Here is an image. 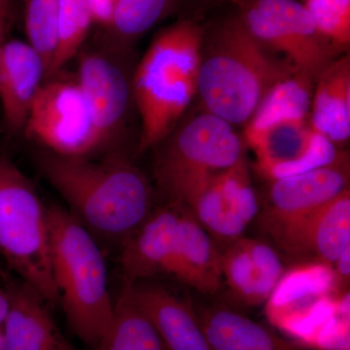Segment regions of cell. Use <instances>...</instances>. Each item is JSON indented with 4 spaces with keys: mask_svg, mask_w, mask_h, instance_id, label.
Masks as SVG:
<instances>
[{
    "mask_svg": "<svg viewBox=\"0 0 350 350\" xmlns=\"http://www.w3.org/2000/svg\"><path fill=\"white\" fill-rule=\"evenodd\" d=\"M39 169L75 218L100 244L119 248L153 211V191L142 170L122 157L100 162L49 153Z\"/></svg>",
    "mask_w": 350,
    "mask_h": 350,
    "instance_id": "1",
    "label": "cell"
},
{
    "mask_svg": "<svg viewBox=\"0 0 350 350\" xmlns=\"http://www.w3.org/2000/svg\"><path fill=\"white\" fill-rule=\"evenodd\" d=\"M297 72L237 15L204 32L197 93L206 111L232 126L246 125L269 89Z\"/></svg>",
    "mask_w": 350,
    "mask_h": 350,
    "instance_id": "2",
    "label": "cell"
},
{
    "mask_svg": "<svg viewBox=\"0 0 350 350\" xmlns=\"http://www.w3.org/2000/svg\"><path fill=\"white\" fill-rule=\"evenodd\" d=\"M51 262L59 305L71 331L92 349L114 314L103 248L64 207L48 206Z\"/></svg>",
    "mask_w": 350,
    "mask_h": 350,
    "instance_id": "3",
    "label": "cell"
},
{
    "mask_svg": "<svg viewBox=\"0 0 350 350\" xmlns=\"http://www.w3.org/2000/svg\"><path fill=\"white\" fill-rule=\"evenodd\" d=\"M0 254L50 308L59 305L51 262L48 206L6 156H0Z\"/></svg>",
    "mask_w": 350,
    "mask_h": 350,
    "instance_id": "4",
    "label": "cell"
},
{
    "mask_svg": "<svg viewBox=\"0 0 350 350\" xmlns=\"http://www.w3.org/2000/svg\"><path fill=\"white\" fill-rule=\"evenodd\" d=\"M243 159V144L234 126L204 110L189 119L163 146L156 178L170 202L184 206Z\"/></svg>",
    "mask_w": 350,
    "mask_h": 350,
    "instance_id": "5",
    "label": "cell"
},
{
    "mask_svg": "<svg viewBox=\"0 0 350 350\" xmlns=\"http://www.w3.org/2000/svg\"><path fill=\"white\" fill-rule=\"evenodd\" d=\"M248 31L271 54L317 79L334 61L333 51L297 0H229Z\"/></svg>",
    "mask_w": 350,
    "mask_h": 350,
    "instance_id": "6",
    "label": "cell"
},
{
    "mask_svg": "<svg viewBox=\"0 0 350 350\" xmlns=\"http://www.w3.org/2000/svg\"><path fill=\"white\" fill-rule=\"evenodd\" d=\"M23 131L51 153L68 158H88L103 147L78 82L41 85Z\"/></svg>",
    "mask_w": 350,
    "mask_h": 350,
    "instance_id": "7",
    "label": "cell"
},
{
    "mask_svg": "<svg viewBox=\"0 0 350 350\" xmlns=\"http://www.w3.org/2000/svg\"><path fill=\"white\" fill-rule=\"evenodd\" d=\"M244 135L256 157L258 172L269 181L325 167L345 154L313 130L310 119L245 128Z\"/></svg>",
    "mask_w": 350,
    "mask_h": 350,
    "instance_id": "8",
    "label": "cell"
},
{
    "mask_svg": "<svg viewBox=\"0 0 350 350\" xmlns=\"http://www.w3.org/2000/svg\"><path fill=\"white\" fill-rule=\"evenodd\" d=\"M347 189L349 161L345 153L331 165L271 181L257 215L260 227L271 239Z\"/></svg>",
    "mask_w": 350,
    "mask_h": 350,
    "instance_id": "9",
    "label": "cell"
},
{
    "mask_svg": "<svg viewBox=\"0 0 350 350\" xmlns=\"http://www.w3.org/2000/svg\"><path fill=\"white\" fill-rule=\"evenodd\" d=\"M133 91L140 119L138 151L163 142L197 94V82L180 73L138 64Z\"/></svg>",
    "mask_w": 350,
    "mask_h": 350,
    "instance_id": "10",
    "label": "cell"
},
{
    "mask_svg": "<svg viewBox=\"0 0 350 350\" xmlns=\"http://www.w3.org/2000/svg\"><path fill=\"white\" fill-rule=\"evenodd\" d=\"M271 239L291 265L321 262L333 267L350 247L349 189Z\"/></svg>",
    "mask_w": 350,
    "mask_h": 350,
    "instance_id": "11",
    "label": "cell"
},
{
    "mask_svg": "<svg viewBox=\"0 0 350 350\" xmlns=\"http://www.w3.org/2000/svg\"><path fill=\"white\" fill-rule=\"evenodd\" d=\"M180 206L170 202L150 215L120 247L124 282L135 283L167 275L174 254Z\"/></svg>",
    "mask_w": 350,
    "mask_h": 350,
    "instance_id": "12",
    "label": "cell"
},
{
    "mask_svg": "<svg viewBox=\"0 0 350 350\" xmlns=\"http://www.w3.org/2000/svg\"><path fill=\"white\" fill-rule=\"evenodd\" d=\"M8 314L4 322L3 350H79L64 337L50 306L27 283L7 280Z\"/></svg>",
    "mask_w": 350,
    "mask_h": 350,
    "instance_id": "13",
    "label": "cell"
},
{
    "mask_svg": "<svg viewBox=\"0 0 350 350\" xmlns=\"http://www.w3.org/2000/svg\"><path fill=\"white\" fill-rule=\"evenodd\" d=\"M126 284L133 300L155 326L167 350H213L192 301L181 298L162 285L142 282Z\"/></svg>",
    "mask_w": 350,
    "mask_h": 350,
    "instance_id": "14",
    "label": "cell"
},
{
    "mask_svg": "<svg viewBox=\"0 0 350 350\" xmlns=\"http://www.w3.org/2000/svg\"><path fill=\"white\" fill-rule=\"evenodd\" d=\"M77 82L101 142L107 144L119 130L128 110L131 88L126 75L105 57L88 54L80 61Z\"/></svg>",
    "mask_w": 350,
    "mask_h": 350,
    "instance_id": "15",
    "label": "cell"
},
{
    "mask_svg": "<svg viewBox=\"0 0 350 350\" xmlns=\"http://www.w3.org/2000/svg\"><path fill=\"white\" fill-rule=\"evenodd\" d=\"M46 76L40 55L29 43H3L0 57V103L7 130L24 131L32 103Z\"/></svg>",
    "mask_w": 350,
    "mask_h": 350,
    "instance_id": "16",
    "label": "cell"
},
{
    "mask_svg": "<svg viewBox=\"0 0 350 350\" xmlns=\"http://www.w3.org/2000/svg\"><path fill=\"white\" fill-rule=\"evenodd\" d=\"M179 206L176 241L167 275L200 293L216 294L223 282L220 250L192 214L181 204Z\"/></svg>",
    "mask_w": 350,
    "mask_h": 350,
    "instance_id": "17",
    "label": "cell"
},
{
    "mask_svg": "<svg viewBox=\"0 0 350 350\" xmlns=\"http://www.w3.org/2000/svg\"><path fill=\"white\" fill-rule=\"evenodd\" d=\"M194 306L213 350H313L276 335L227 306L195 303Z\"/></svg>",
    "mask_w": 350,
    "mask_h": 350,
    "instance_id": "18",
    "label": "cell"
},
{
    "mask_svg": "<svg viewBox=\"0 0 350 350\" xmlns=\"http://www.w3.org/2000/svg\"><path fill=\"white\" fill-rule=\"evenodd\" d=\"M310 123L337 147L349 139V55L334 59L315 79Z\"/></svg>",
    "mask_w": 350,
    "mask_h": 350,
    "instance_id": "19",
    "label": "cell"
},
{
    "mask_svg": "<svg viewBox=\"0 0 350 350\" xmlns=\"http://www.w3.org/2000/svg\"><path fill=\"white\" fill-rule=\"evenodd\" d=\"M92 350H167L155 326L123 282L111 323Z\"/></svg>",
    "mask_w": 350,
    "mask_h": 350,
    "instance_id": "20",
    "label": "cell"
},
{
    "mask_svg": "<svg viewBox=\"0 0 350 350\" xmlns=\"http://www.w3.org/2000/svg\"><path fill=\"white\" fill-rule=\"evenodd\" d=\"M336 293L340 292L333 267L321 262H297L285 269L265 304V312Z\"/></svg>",
    "mask_w": 350,
    "mask_h": 350,
    "instance_id": "21",
    "label": "cell"
},
{
    "mask_svg": "<svg viewBox=\"0 0 350 350\" xmlns=\"http://www.w3.org/2000/svg\"><path fill=\"white\" fill-rule=\"evenodd\" d=\"M315 80L303 73H294L269 89L258 105L245 128H262L276 122L308 120Z\"/></svg>",
    "mask_w": 350,
    "mask_h": 350,
    "instance_id": "22",
    "label": "cell"
},
{
    "mask_svg": "<svg viewBox=\"0 0 350 350\" xmlns=\"http://www.w3.org/2000/svg\"><path fill=\"white\" fill-rule=\"evenodd\" d=\"M219 250L222 278L234 299L245 306L265 305L275 287L253 264L241 238Z\"/></svg>",
    "mask_w": 350,
    "mask_h": 350,
    "instance_id": "23",
    "label": "cell"
},
{
    "mask_svg": "<svg viewBox=\"0 0 350 350\" xmlns=\"http://www.w3.org/2000/svg\"><path fill=\"white\" fill-rule=\"evenodd\" d=\"M92 23L87 0H59L57 49L46 77L56 75L77 54Z\"/></svg>",
    "mask_w": 350,
    "mask_h": 350,
    "instance_id": "24",
    "label": "cell"
},
{
    "mask_svg": "<svg viewBox=\"0 0 350 350\" xmlns=\"http://www.w3.org/2000/svg\"><path fill=\"white\" fill-rule=\"evenodd\" d=\"M57 19L59 0H27L25 7L27 43L42 57L46 75L56 53Z\"/></svg>",
    "mask_w": 350,
    "mask_h": 350,
    "instance_id": "25",
    "label": "cell"
},
{
    "mask_svg": "<svg viewBox=\"0 0 350 350\" xmlns=\"http://www.w3.org/2000/svg\"><path fill=\"white\" fill-rule=\"evenodd\" d=\"M304 5L334 54L347 52L350 45V0H306Z\"/></svg>",
    "mask_w": 350,
    "mask_h": 350,
    "instance_id": "26",
    "label": "cell"
},
{
    "mask_svg": "<svg viewBox=\"0 0 350 350\" xmlns=\"http://www.w3.org/2000/svg\"><path fill=\"white\" fill-rule=\"evenodd\" d=\"M172 0H117L111 27L120 38L135 40L159 22Z\"/></svg>",
    "mask_w": 350,
    "mask_h": 350,
    "instance_id": "27",
    "label": "cell"
},
{
    "mask_svg": "<svg viewBox=\"0 0 350 350\" xmlns=\"http://www.w3.org/2000/svg\"><path fill=\"white\" fill-rule=\"evenodd\" d=\"M241 241L262 278L275 287L286 269L278 251L269 244L257 239H245L243 237Z\"/></svg>",
    "mask_w": 350,
    "mask_h": 350,
    "instance_id": "28",
    "label": "cell"
},
{
    "mask_svg": "<svg viewBox=\"0 0 350 350\" xmlns=\"http://www.w3.org/2000/svg\"><path fill=\"white\" fill-rule=\"evenodd\" d=\"M93 22L110 25L114 15L117 0H87Z\"/></svg>",
    "mask_w": 350,
    "mask_h": 350,
    "instance_id": "29",
    "label": "cell"
},
{
    "mask_svg": "<svg viewBox=\"0 0 350 350\" xmlns=\"http://www.w3.org/2000/svg\"><path fill=\"white\" fill-rule=\"evenodd\" d=\"M334 273L337 280L338 290L340 293L349 291L350 280V247L345 250L333 265Z\"/></svg>",
    "mask_w": 350,
    "mask_h": 350,
    "instance_id": "30",
    "label": "cell"
},
{
    "mask_svg": "<svg viewBox=\"0 0 350 350\" xmlns=\"http://www.w3.org/2000/svg\"><path fill=\"white\" fill-rule=\"evenodd\" d=\"M9 306H10V301H9L6 289L0 286V328L3 327L4 322H5L9 312Z\"/></svg>",
    "mask_w": 350,
    "mask_h": 350,
    "instance_id": "31",
    "label": "cell"
},
{
    "mask_svg": "<svg viewBox=\"0 0 350 350\" xmlns=\"http://www.w3.org/2000/svg\"><path fill=\"white\" fill-rule=\"evenodd\" d=\"M4 349L3 331L0 328V350Z\"/></svg>",
    "mask_w": 350,
    "mask_h": 350,
    "instance_id": "32",
    "label": "cell"
},
{
    "mask_svg": "<svg viewBox=\"0 0 350 350\" xmlns=\"http://www.w3.org/2000/svg\"><path fill=\"white\" fill-rule=\"evenodd\" d=\"M2 45H3V42H2L1 31H0V57H1Z\"/></svg>",
    "mask_w": 350,
    "mask_h": 350,
    "instance_id": "33",
    "label": "cell"
},
{
    "mask_svg": "<svg viewBox=\"0 0 350 350\" xmlns=\"http://www.w3.org/2000/svg\"><path fill=\"white\" fill-rule=\"evenodd\" d=\"M4 5V0H0V12H1L2 7Z\"/></svg>",
    "mask_w": 350,
    "mask_h": 350,
    "instance_id": "34",
    "label": "cell"
}]
</instances>
